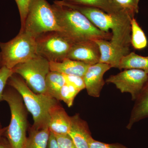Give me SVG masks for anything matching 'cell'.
Returning a JSON list of instances; mask_svg holds the SVG:
<instances>
[{"label":"cell","instance_id":"cell-1","mask_svg":"<svg viewBox=\"0 0 148 148\" xmlns=\"http://www.w3.org/2000/svg\"><path fill=\"white\" fill-rule=\"evenodd\" d=\"M52 6L61 33L73 43L87 40L111 39L112 34L101 31L80 12L56 1Z\"/></svg>","mask_w":148,"mask_h":148},{"label":"cell","instance_id":"cell-2","mask_svg":"<svg viewBox=\"0 0 148 148\" xmlns=\"http://www.w3.org/2000/svg\"><path fill=\"white\" fill-rule=\"evenodd\" d=\"M64 4L75 9L86 16L101 31L110 33L112 30L111 41L116 44L126 42L131 36V21L132 18L125 12L111 15L100 9L92 7L72 4L61 1Z\"/></svg>","mask_w":148,"mask_h":148},{"label":"cell","instance_id":"cell-3","mask_svg":"<svg viewBox=\"0 0 148 148\" xmlns=\"http://www.w3.org/2000/svg\"><path fill=\"white\" fill-rule=\"evenodd\" d=\"M7 84L21 95L26 109L33 116L34 123L32 127L36 129L48 127L49 111L58 104V101L48 94L33 92L24 80L16 74L12 75Z\"/></svg>","mask_w":148,"mask_h":148},{"label":"cell","instance_id":"cell-4","mask_svg":"<svg viewBox=\"0 0 148 148\" xmlns=\"http://www.w3.org/2000/svg\"><path fill=\"white\" fill-rule=\"evenodd\" d=\"M10 87L5 88L3 94V101L8 103L11 112L10 123L4 135L12 148H24L27 137V109L20 94Z\"/></svg>","mask_w":148,"mask_h":148},{"label":"cell","instance_id":"cell-5","mask_svg":"<svg viewBox=\"0 0 148 148\" xmlns=\"http://www.w3.org/2000/svg\"><path fill=\"white\" fill-rule=\"evenodd\" d=\"M24 31L36 39L49 32H62L52 8L46 0H31Z\"/></svg>","mask_w":148,"mask_h":148},{"label":"cell","instance_id":"cell-6","mask_svg":"<svg viewBox=\"0 0 148 148\" xmlns=\"http://www.w3.org/2000/svg\"><path fill=\"white\" fill-rule=\"evenodd\" d=\"M0 48L2 66L11 70L37 55L36 38L24 31L8 42H0Z\"/></svg>","mask_w":148,"mask_h":148},{"label":"cell","instance_id":"cell-7","mask_svg":"<svg viewBox=\"0 0 148 148\" xmlns=\"http://www.w3.org/2000/svg\"><path fill=\"white\" fill-rule=\"evenodd\" d=\"M24 80L29 88L36 93L46 94V80L50 72L49 62L36 55L29 61L18 64L12 69Z\"/></svg>","mask_w":148,"mask_h":148},{"label":"cell","instance_id":"cell-8","mask_svg":"<svg viewBox=\"0 0 148 148\" xmlns=\"http://www.w3.org/2000/svg\"><path fill=\"white\" fill-rule=\"evenodd\" d=\"M36 40L37 55L49 62H59L67 58L73 44L61 32H47Z\"/></svg>","mask_w":148,"mask_h":148},{"label":"cell","instance_id":"cell-9","mask_svg":"<svg viewBox=\"0 0 148 148\" xmlns=\"http://www.w3.org/2000/svg\"><path fill=\"white\" fill-rule=\"evenodd\" d=\"M148 79V74L138 69H127L119 73L112 75L106 82L112 84L122 92L131 95L132 101H135Z\"/></svg>","mask_w":148,"mask_h":148},{"label":"cell","instance_id":"cell-10","mask_svg":"<svg viewBox=\"0 0 148 148\" xmlns=\"http://www.w3.org/2000/svg\"><path fill=\"white\" fill-rule=\"evenodd\" d=\"M111 68L110 65L101 63L90 65L88 67L83 78L85 88L89 96L94 98L100 97L106 83L103 78L104 74Z\"/></svg>","mask_w":148,"mask_h":148},{"label":"cell","instance_id":"cell-11","mask_svg":"<svg viewBox=\"0 0 148 148\" xmlns=\"http://www.w3.org/2000/svg\"><path fill=\"white\" fill-rule=\"evenodd\" d=\"M100 56L97 43L93 40H87L73 44L67 58L92 65L99 63Z\"/></svg>","mask_w":148,"mask_h":148},{"label":"cell","instance_id":"cell-12","mask_svg":"<svg viewBox=\"0 0 148 148\" xmlns=\"http://www.w3.org/2000/svg\"><path fill=\"white\" fill-rule=\"evenodd\" d=\"M71 117V127L68 134L75 146L77 148H89L92 137L87 122L82 119L78 114Z\"/></svg>","mask_w":148,"mask_h":148},{"label":"cell","instance_id":"cell-13","mask_svg":"<svg viewBox=\"0 0 148 148\" xmlns=\"http://www.w3.org/2000/svg\"><path fill=\"white\" fill-rule=\"evenodd\" d=\"M95 41L99 46L101 53L99 63L108 64L112 68L118 69L121 58L130 53L116 47L108 40H98Z\"/></svg>","mask_w":148,"mask_h":148},{"label":"cell","instance_id":"cell-14","mask_svg":"<svg viewBox=\"0 0 148 148\" xmlns=\"http://www.w3.org/2000/svg\"><path fill=\"white\" fill-rule=\"evenodd\" d=\"M71 125V116L59 104L50 109L48 127L51 132L55 135L68 134Z\"/></svg>","mask_w":148,"mask_h":148},{"label":"cell","instance_id":"cell-15","mask_svg":"<svg viewBox=\"0 0 148 148\" xmlns=\"http://www.w3.org/2000/svg\"><path fill=\"white\" fill-rule=\"evenodd\" d=\"M135 101L129 122L126 126L128 130L131 129L136 123L148 118V79Z\"/></svg>","mask_w":148,"mask_h":148},{"label":"cell","instance_id":"cell-16","mask_svg":"<svg viewBox=\"0 0 148 148\" xmlns=\"http://www.w3.org/2000/svg\"><path fill=\"white\" fill-rule=\"evenodd\" d=\"M49 66L50 71L83 77L90 65L82 61L66 58L59 62H49Z\"/></svg>","mask_w":148,"mask_h":148},{"label":"cell","instance_id":"cell-17","mask_svg":"<svg viewBox=\"0 0 148 148\" xmlns=\"http://www.w3.org/2000/svg\"><path fill=\"white\" fill-rule=\"evenodd\" d=\"M50 134L48 127L40 129L32 127L24 148H47Z\"/></svg>","mask_w":148,"mask_h":148},{"label":"cell","instance_id":"cell-18","mask_svg":"<svg viewBox=\"0 0 148 148\" xmlns=\"http://www.w3.org/2000/svg\"><path fill=\"white\" fill-rule=\"evenodd\" d=\"M118 69H138L148 74V56H143L134 52H130L121 58Z\"/></svg>","mask_w":148,"mask_h":148},{"label":"cell","instance_id":"cell-19","mask_svg":"<svg viewBox=\"0 0 148 148\" xmlns=\"http://www.w3.org/2000/svg\"><path fill=\"white\" fill-rule=\"evenodd\" d=\"M66 84L63 74L59 72L50 71L46 80V94L58 101L60 90Z\"/></svg>","mask_w":148,"mask_h":148},{"label":"cell","instance_id":"cell-20","mask_svg":"<svg viewBox=\"0 0 148 148\" xmlns=\"http://www.w3.org/2000/svg\"><path fill=\"white\" fill-rule=\"evenodd\" d=\"M64 2L72 4L92 7L100 9L111 15H115L125 12L116 8L110 0H63Z\"/></svg>","mask_w":148,"mask_h":148},{"label":"cell","instance_id":"cell-21","mask_svg":"<svg viewBox=\"0 0 148 148\" xmlns=\"http://www.w3.org/2000/svg\"><path fill=\"white\" fill-rule=\"evenodd\" d=\"M131 44L136 49L141 50L147 45V40L144 31L135 17L131 21Z\"/></svg>","mask_w":148,"mask_h":148},{"label":"cell","instance_id":"cell-22","mask_svg":"<svg viewBox=\"0 0 148 148\" xmlns=\"http://www.w3.org/2000/svg\"><path fill=\"white\" fill-rule=\"evenodd\" d=\"M113 5L118 10L125 12L132 18L139 12L140 0H110Z\"/></svg>","mask_w":148,"mask_h":148},{"label":"cell","instance_id":"cell-23","mask_svg":"<svg viewBox=\"0 0 148 148\" xmlns=\"http://www.w3.org/2000/svg\"><path fill=\"white\" fill-rule=\"evenodd\" d=\"M80 92L73 86L66 84L60 90L58 101H63L70 108L73 106L75 98Z\"/></svg>","mask_w":148,"mask_h":148},{"label":"cell","instance_id":"cell-24","mask_svg":"<svg viewBox=\"0 0 148 148\" xmlns=\"http://www.w3.org/2000/svg\"><path fill=\"white\" fill-rule=\"evenodd\" d=\"M14 73L12 70L3 66L0 69V102L3 101V94L9 79Z\"/></svg>","mask_w":148,"mask_h":148},{"label":"cell","instance_id":"cell-25","mask_svg":"<svg viewBox=\"0 0 148 148\" xmlns=\"http://www.w3.org/2000/svg\"><path fill=\"white\" fill-rule=\"evenodd\" d=\"M63 74L66 84L73 86L79 91L85 88L84 82L82 77Z\"/></svg>","mask_w":148,"mask_h":148},{"label":"cell","instance_id":"cell-26","mask_svg":"<svg viewBox=\"0 0 148 148\" xmlns=\"http://www.w3.org/2000/svg\"><path fill=\"white\" fill-rule=\"evenodd\" d=\"M15 1L18 7V11L20 14L21 30L24 28L31 0H15Z\"/></svg>","mask_w":148,"mask_h":148},{"label":"cell","instance_id":"cell-27","mask_svg":"<svg viewBox=\"0 0 148 148\" xmlns=\"http://www.w3.org/2000/svg\"><path fill=\"white\" fill-rule=\"evenodd\" d=\"M54 135L59 148H77L69 134Z\"/></svg>","mask_w":148,"mask_h":148},{"label":"cell","instance_id":"cell-28","mask_svg":"<svg viewBox=\"0 0 148 148\" xmlns=\"http://www.w3.org/2000/svg\"><path fill=\"white\" fill-rule=\"evenodd\" d=\"M89 145V148H128L120 143L107 144L97 141L92 138L90 140Z\"/></svg>","mask_w":148,"mask_h":148},{"label":"cell","instance_id":"cell-29","mask_svg":"<svg viewBox=\"0 0 148 148\" xmlns=\"http://www.w3.org/2000/svg\"><path fill=\"white\" fill-rule=\"evenodd\" d=\"M47 148H59L55 135L51 132Z\"/></svg>","mask_w":148,"mask_h":148},{"label":"cell","instance_id":"cell-30","mask_svg":"<svg viewBox=\"0 0 148 148\" xmlns=\"http://www.w3.org/2000/svg\"><path fill=\"white\" fill-rule=\"evenodd\" d=\"M0 148H12L8 140L3 136L0 137Z\"/></svg>","mask_w":148,"mask_h":148},{"label":"cell","instance_id":"cell-31","mask_svg":"<svg viewBox=\"0 0 148 148\" xmlns=\"http://www.w3.org/2000/svg\"><path fill=\"white\" fill-rule=\"evenodd\" d=\"M7 127H3V128L0 129V137L3 136L4 135L5 132L6 130Z\"/></svg>","mask_w":148,"mask_h":148},{"label":"cell","instance_id":"cell-32","mask_svg":"<svg viewBox=\"0 0 148 148\" xmlns=\"http://www.w3.org/2000/svg\"><path fill=\"white\" fill-rule=\"evenodd\" d=\"M2 57L1 54L0 52V69L2 67Z\"/></svg>","mask_w":148,"mask_h":148},{"label":"cell","instance_id":"cell-33","mask_svg":"<svg viewBox=\"0 0 148 148\" xmlns=\"http://www.w3.org/2000/svg\"><path fill=\"white\" fill-rule=\"evenodd\" d=\"M1 128H2L1 126V124H0V129H1Z\"/></svg>","mask_w":148,"mask_h":148}]
</instances>
